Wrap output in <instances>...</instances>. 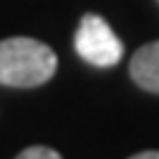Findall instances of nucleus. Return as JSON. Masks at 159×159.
<instances>
[{"label":"nucleus","instance_id":"20e7f679","mask_svg":"<svg viewBox=\"0 0 159 159\" xmlns=\"http://www.w3.org/2000/svg\"><path fill=\"white\" fill-rule=\"evenodd\" d=\"M15 159H63V157L58 154L56 149H51V147H41V144H35V147L23 149Z\"/></svg>","mask_w":159,"mask_h":159},{"label":"nucleus","instance_id":"f03ea898","mask_svg":"<svg viewBox=\"0 0 159 159\" xmlns=\"http://www.w3.org/2000/svg\"><path fill=\"white\" fill-rule=\"evenodd\" d=\"M73 48L89 66H96V68H111L124 56L121 38L96 13H86L81 18V23L76 28Z\"/></svg>","mask_w":159,"mask_h":159},{"label":"nucleus","instance_id":"f257e3e1","mask_svg":"<svg viewBox=\"0 0 159 159\" xmlns=\"http://www.w3.org/2000/svg\"><path fill=\"white\" fill-rule=\"evenodd\" d=\"M58 58L51 46L35 38H5L0 41V86L35 89L56 76Z\"/></svg>","mask_w":159,"mask_h":159},{"label":"nucleus","instance_id":"7ed1b4c3","mask_svg":"<svg viewBox=\"0 0 159 159\" xmlns=\"http://www.w3.org/2000/svg\"><path fill=\"white\" fill-rule=\"evenodd\" d=\"M131 81L149 93H159V41L144 43L129 63Z\"/></svg>","mask_w":159,"mask_h":159},{"label":"nucleus","instance_id":"39448f33","mask_svg":"<svg viewBox=\"0 0 159 159\" xmlns=\"http://www.w3.org/2000/svg\"><path fill=\"white\" fill-rule=\"evenodd\" d=\"M129 159H159V149H149V152H139Z\"/></svg>","mask_w":159,"mask_h":159}]
</instances>
